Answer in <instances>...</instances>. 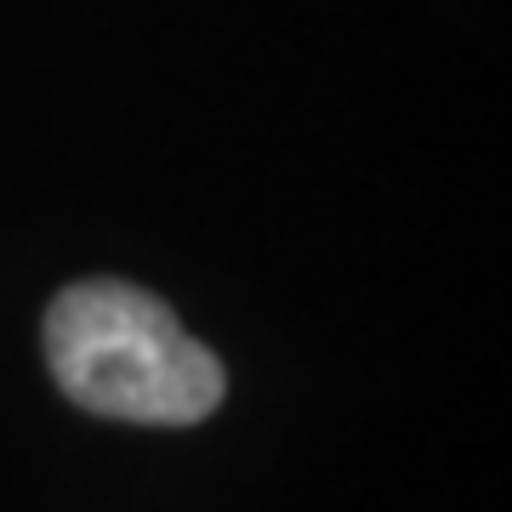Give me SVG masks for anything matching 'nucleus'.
Listing matches in <instances>:
<instances>
[{
    "mask_svg": "<svg viewBox=\"0 0 512 512\" xmlns=\"http://www.w3.org/2000/svg\"><path fill=\"white\" fill-rule=\"evenodd\" d=\"M46 365L80 410L143 427H188L222 404V365L160 296L126 279L69 285L46 308Z\"/></svg>",
    "mask_w": 512,
    "mask_h": 512,
    "instance_id": "f257e3e1",
    "label": "nucleus"
}]
</instances>
